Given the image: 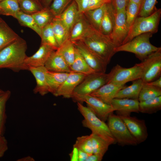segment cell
<instances>
[{
    "mask_svg": "<svg viewBox=\"0 0 161 161\" xmlns=\"http://www.w3.org/2000/svg\"><path fill=\"white\" fill-rule=\"evenodd\" d=\"M27 48L26 41L19 36L0 51V69L7 68L15 72L29 70L25 63Z\"/></svg>",
    "mask_w": 161,
    "mask_h": 161,
    "instance_id": "cell-1",
    "label": "cell"
},
{
    "mask_svg": "<svg viewBox=\"0 0 161 161\" xmlns=\"http://www.w3.org/2000/svg\"><path fill=\"white\" fill-rule=\"evenodd\" d=\"M90 50L108 64L116 53V47L109 36L95 29L81 40Z\"/></svg>",
    "mask_w": 161,
    "mask_h": 161,
    "instance_id": "cell-2",
    "label": "cell"
},
{
    "mask_svg": "<svg viewBox=\"0 0 161 161\" xmlns=\"http://www.w3.org/2000/svg\"><path fill=\"white\" fill-rule=\"evenodd\" d=\"M153 33L147 32L139 35L129 42L115 49V51H124L132 53L141 61L148 55L161 48L151 44L150 38Z\"/></svg>",
    "mask_w": 161,
    "mask_h": 161,
    "instance_id": "cell-3",
    "label": "cell"
},
{
    "mask_svg": "<svg viewBox=\"0 0 161 161\" xmlns=\"http://www.w3.org/2000/svg\"><path fill=\"white\" fill-rule=\"evenodd\" d=\"M161 16V10L156 9L150 15L137 16L130 27L123 44L129 41L135 37L147 32L153 34L158 31Z\"/></svg>",
    "mask_w": 161,
    "mask_h": 161,
    "instance_id": "cell-4",
    "label": "cell"
},
{
    "mask_svg": "<svg viewBox=\"0 0 161 161\" xmlns=\"http://www.w3.org/2000/svg\"><path fill=\"white\" fill-rule=\"evenodd\" d=\"M78 109L84 117L83 126L91 130L92 133L101 136L110 142L112 144L116 143L108 126L105 122L99 118L88 107L77 102Z\"/></svg>",
    "mask_w": 161,
    "mask_h": 161,
    "instance_id": "cell-5",
    "label": "cell"
},
{
    "mask_svg": "<svg viewBox=\"0 0 161 161\" xmlns=\"http://www.w3.org/2000/svg\"><path fill=\"white\" fill-rule=\"evenodd\" d=\"M107 120V125L116 143L121 146L138 144L125 123L119 115L112 113L109 115Z\"/></svg>",
    "mask_w": 161,
    "mask_h": 161,
    "instance_id": "cell-6",
    "label": "cell"
},
{
    "mask_svg": "<svg viewBox=\"0 0 161 161\" xmlns=\"http://www.w3.org/2000/svg\"><path fill=\"white\" fill-rule=\"evenodd\" d=\"M142 69L140 63L136 64L130 68L123 67L117 64L108 74L107 83L123 85L128 82L141 79Z\"/></svg>",
    "mask_w": 161,
    "mask_h": 161,
    "instance_id": "cell-7",
    "label": "cell"
},
{
    "mask_svg": "<svg viewBox=\"0 0 161 161\" xmlns=\"http://www.w3.org/2000/svg\"><path fill=\"white\" fill-rule=\"evenodd\" d=\"M140 63L142 72L141 79L144 83L161 76V48L148 55Z\"/></svg>",
    "mask_w": 161,
    "mask_h": 161,
    "instance_id": "cell-8",
    "label": "cell"
},
{
    "mask_svg": "<svg viewBox=\"0 0 161 161\" xmlns=\"http://www.w3.org/2000/svg\"><path fill=\"white\" fill-rule=\"evenodd\" d=\"M108 80V74L105 73L95 72L86 75L75 89L72 97L90 95L106 83Z\"/></svg>",
    "mask_w": 161,
    "mask_h": 161,
    "instance_id": "cell-9",
    "label": "cell"
},
{
    "mask_svg": "<svg viewBox=\"0 0 161 161\" xmlns=\"http://www.w3.org/2000/svg\"><path fill=\"white\" fill-rule=\"evenodd\" d=\"M72 98L77 102H85L93 113L100 120L105 122L109 115L115 111L112 106L107 104L99 98L90 95L75 96Z\"/></svg>",
    "mask_w": 161,
    "mask_h": 161,
    "instance_id": "cell-10",
    "label": "cell"
},
{
    "mask_svg": "<svg viewBox=\"0 0 161 161\" xmlns=\"http://www.w3.org/2000/svg\"><path fill=\"white\" fill-rule=\"evenodd\" d=\"M125 10L115 13V22L113 30L109 36L116 47L122 45L129 32L126 21Z\"/></svg>",
    "mask_w": 161,
    "mask_h": 161,
    "instance_id": "cell-11",
    "label": "cell"
},
{
    "mask_svg": "<svg viewBox=\"0 0 161 161\" xmlns=\"http://www.w3.org/2000/svg\"><path fill=\"white\" fill-rule=\"evenodd\" d=\"M73 42L75 48L91 68L97 72L105 73L107 64L90 50L80 41Z\"/></svg>",
    "mask_w": 161,
    "mask_h": 161,
    "instance_id": "cell-12",
    "label": "cell"
},
{
    "mask_svg": "<svg viewBox=\"0 0 161 161\" xmlns=\"http://www.w3.org/2000/svg\"><path fill=\"white\" fill-rule=\"evenodd\" d=\"M119 116L125 123L138 144L146 140L148 137V133L145 123L144 120L131 117L130 115Z\"/></svg>",
    "mask_w": 161,
    "mask_h": 161,
    "instance_id": "cell-13",
    "label": "cell"
},
{
    "mask_svg": "<svg viewBox=\"0 0 161 161\" xmlns=\"http://www.w3.org/2000/svg\"><path fill=\"white\" fill-rule=\"evenodd\" d=\"M95 29L84 14L80 13L70 30L69 39L72 42L81 40Z\"/></svg>",
    "mask_w": 161,
    "mask_h": 161,
    "instance_id": "cell-14",
    "label": "cell"
},
{
    "mask_svg": "<svg viewBox=\"0 0 161 161\" xmlns=\"http://www.w3.org/2000/svg\"><path fill=\"white\" fill-rule=\"evenodd\" d=\"M86 75L71 72L54 95L62 96L66 98H71L77 86L81 82Z\"/></svg>",
    "mask_w": 161,
    "mask_h": 161,
    "instance_id": "cell-15",
    "label": "cell"
},
{
    "mask_svg": "<svg viewBox=\"0 0 161 161\" xmlns=\"http://www.w3.org/2000/svg\"><path fill=\"white\" fill-rule=\"evenodd\" d=\"M55 51L48 45L41 44L39 49L33 55L27 57L25 60V64L28 67L44 66L49 58Z\"/></svg>",
    "mask_w": 161,
    "mask_h": 161,
    "instance_id": "cell-16",
    "label": "cell"
},
{
    "mask_svg": "<svg viewBox=\"0 0 161 161\" xmlns=\"http://www.w3.org/2000/svg\"><path fill=\"white\" fill-rule=\"evenodd\" d=\"M139 104L137 100L114 98L111 105L116 112L117 115L124 116L129 115L132 112L139 113Z\"/></svg>",
    "mask_w": 161,
    "mask_h": 161,
    "instance_id": "cell-17",
    "label": "cell"
},
{
    "mask_svg": "<svg viewBox=\"0 0 161 161\" xmlns=\"http://www.w3.org/2000/svg\"><path fill=\"white\" fill-rule=\"evenodd\" d=\"M126 85L107 83L90 95L96 97L104 103L111 105L118 92Z\"/></svg>",
    "mask_w": 161,
    "mask_h": 161,
    "instance_id": "cell-18",
    "label": "cell"
},
{
    "mask_svg": "<svg viewBox=\"0 0 161 161\" xmlns=\"http://www.w3.org/2000/svg\"><path fill=\"white\" fill-rule=\"evenodd\" d=\"M29 70L35 78L36 85L33 89L35 93L43 96L49 93L46 73L47 70L44 66L29 67Z\"/></svg>",
    "mask_w": 161,
    "mask_h": 161,
    "instance_id": "cell-19",
    "label": "cell"
},
{
    "mask_svg": "<svg viewBox=\"0 0 161 161\" xmlns=\"http://www.w3.org/2000/svg\"><path fill=\"white\" fill-rule=\"evenodd\" d=\"M80 14L76 3L73 0L60 15L56 17L58 18L70 32Z\"/></svg>",
    "mask_w": 161,
    "mask_h": 161,
    "instance_id": "cell-20",
    "label": "cell"
},
{
    "mask_svg": "<svg viewBox=\"0 0 161 161\" xmlns=\"http://www.w3.org/2000/svg\"><path fill=\"white\" fill-rule=\"evenodd\" d=\"M47 70L56 72H71L69 66L56 50L49 58L45 65Z\"/></svg>",
    "mask_w": 161,
    "mask_h": 161,
    "instance_id": "cell-21",
    "label": "cell"
},
{
    "mask_svg": "<svg viewBox=\"0 0 161 161\" xmlns=\"http://www.w3.org/2000/svg\"><path fill=\"white\" fill-rule=\"evenodd\" d=\"M144 84L141 79L132 81L131 84L120 89L115 98H128L138 100L139 93Z\"/></svg>",
    "mask_w": 161,
    "mask_h": 161,
    "instance_id": "cell-22",
    "label": "cell"
},
{
    "mask_svg": "<svg viewBox=\"0 0 161 161\" xmlns=\"http://www.w3.org/2000/svg\"><path fill=\"white\" fill-rule=\"evenodd\" d=\"M115 18V12L112 3H108L101 23L100 32L109 36L113 30Z\"/></svg>",
    "mask_w": 161,
    "mask_h": 161,
    "instance_id": "cell-23",
    "label": "cell"
},
{
    "mask_svg": "<svg viewBox=\"0 0 161 161\" xmlns=\"http://www.w3.org/2000/svg\"><path fill=\"white\" fill-rule=\"evenodd\" d=\"M69 73L56 72L47 70L46 73V77L49 92L54 95L66 79Z\"/></svg>",
    "mask_w": 161,
    "mask_h": 161,
    "instance_id": "cell-24",
    "label": "cell"
},
{
    "mask_svg": "<svg viewBox=\"0 0 161 161\" xmlns=\"http://www.w3.org/2000/svg\"><path fill=\"white\" fill-rule=\"evenodd\" d=\"M19 36L0 17V51Z\"/></svg>",
    "mask_w": 161,
    "mask_h": 161,
    "instance_id": "cell-25",
    "label": "cell"
},
{
    "mask_svg": "<svg viewBox=\"0 0 161 161\" xmlns=\"http://www.w3.org/2000/svg\"><path fill=\"white\" fill-rule=\"evenodd\" d=\"M52 30L59 47L69 39V31L57 17L51 23Z\"/></svg>",
    "mask_w": 161,
    "mask_h": 161,
    "instance_id": "cell-26",
    "label": "cell"
},
{
    "mask_svg": "<svg viewBox=\"0 0 161 161\" xmlns=\"http://www.w3.org/2000/svg\"><path fill=\"white\" fill-rule=\"evenodd\" d=\"M69 67L71 72L85 75L96 72L88 64L76 48L74 60Z\"/></svg>",
    "mask_w": 161,
    "mask_h": 161,
    "instance_id": "cell-27",
    "label": "cell"
},
{
    "mask_svg": "<svg viewBox=\"0 0 161 161\" xmlns=\"http://www.w3.org/2000/svg\"><path fill=\"white\" fill-rule=\"evenodd\" d=\"M90 135L93 154L103 159L112 143L104 138L96 134L92 133Z\"/></svg>",
    "mask_w": 161,
    "mask_h": 161,
    "instance_id": "cell-28",
    "label": "cell"
},
{
    "mask_svg": "<svg viewBox=\"0 0 161 161\" xmlns=\"http://www.w3.org/2000/svg\"><path fill=\"white\" fill-rule=\"evenodd\" d=\"M107 4L96 9L88 10L83 13L91 25L99 31Z\"/></svg>",
    "mask_w": 161,
    "mask_h": 161,
    "instance_id": "cell-29",
    "label": "cell"
},
{
    "mask_svg": "<svg viewBox=\"0 0 161 161\" xmlns=\"http://www.w3.org/2000/svg\"><path fill=\"white\" fill-rule=\"evenodd\" d=\"M161 109V96L139 102V112L151 114Z\"/></svg>",
    "mask_w": 161,
    "mask_h": 161,
    "instance_id": "cell-30",
    "label": "cell"
},
{
    "mask_svg": "<svg viewBox=\"0 0 161 161\" xmlns=\"http://www.w3.org/2000/svg\"><path fill=\"white\" fill-rule=\"evenodd\" d=\"M56 51L62 56L69 66L72 64L74 60L75 51L72 41L68 39Z\"/></svg>",
    "mask_w": 161,
    "mask_h": 161,
    "instance_id": "cell-31",
    "label": "cell"
},
{
    "mask_svg": "<svg viewBox=\"0 0 161 161\" xmlns=\"http://www.w3.org/2000/svg\"><path fill=\"white\" fill-rule=\"evenodd\" d=\"M15 18L21 25L30 28L41 37L42 29L37 24L31 15L25 13L20 10L16 14Z\"/></svg>",
    "mask_w": 161,
    "mask_h": 161,
    "instance_id": "cell-32",
    "label": "cell"
},
{
    "mask_svg": "<svg viewBox=\"0 0 161 161\" xmlns=\"http://www.w3.org/2000/svg\"><path fill=\"white\" fill-rule=\"evenodd\" d=\"M20 10L32 15L40 11L45 8L39 0H18Z\"/></svg>",
    "mask_w": 161,
    "mask_h": 161,
    "instance_id": "cell-33",
    "label": "cell"
},
{
    "mask_svg": "<svg viewBox=\"0 0 161 161\" xmlns=\"http://www.w3.org/2000/svg\"><path fill=\"white\" fill-rule=\"evenodd\" d=\"M20 11L16 0H2L0 2V15L12 16L15 18Z\"/></svg>",
    "mask_w": 161,
    "mask_h": 161,
    "instance_id": "cell-34",
    "label": "cell"
},
{
    "mask_svg": "<svg viewBox=\"0 0 161 161\" xmlns=\"http://www.w3.org/2000/svg\"><path fill=\"white\" fill-rule=\"evenodd\" d=\"M38 25L41 29L50 24L55 17L49 8L31 15Z\"/></svg>",
    "mask_w": 161,
    "mask_h": 161,
    "instance_id": "cell-35",
    "label": "cell"
},
{
    "mask_svg": "<svg viewBox=\"0 0 161 161\" xmlns=\"http://www.w3.org/2000/svg\"><path fill=\"white\" fill-rule=\"evenodd\" d=\"M41 44L48 45L56 50L59 48L53 32L51 23L42 29Z\"/></svg>",
    "mask_w": 161,
    "mask_h": 161,
    "instance_id": "cell-36",
    "label": "cell"
},
{
    "mask_svg": "<svg viewBox=\"0 0 161 161\" xmlns=\"http://www.w3.org/2000/svg\"><path fill=\"white\" fill-rule=\"evenodd\" d=\"M161 96V88L144 83L140 92L138 100L143 101Z\"/></svg>",
    "mask_w": 161,
    "mask_h": 161,
    "instance_id": "cell-37",
    "label": "cell"
},
{
    "mask_svg": "<svg viewBox=\"0 0 161 161\" xmlns=\"http://www.w3.org/2000/svg\"><path fill=\"white\" fill-rule=\"evenodd\" d=\"M140 7V5L129 1L125 10L126 22L129 29L137 17Z\"/></svg>",
    "mask_w": 161,
    "mask_h": 161,
    "instance_id": "cell-38",
    "label": "cell"
},
{
    "mask_svg": "<svg viewBox=\"0 0 161 161\" xmlns=\"http://www.w3.org/2000/svg\"><path fill=\"white\" fill-rule=\"evenodd\" d=\"M73 146L87 153L89 155L93 154L90 134L78 137Z\"/></svg>",
    "mask_w": 161,
    "mask_h": 161,
    "instance_id": "cell-39",
    "label": "cell"
},
{
    "mask_svg": "<svg viewBox=\"0 0 161 161\" xmlns=\"http://www.w3.org/2000/svg\"><path fill=\"white\" fill-rule=\"evenodd\" d=\"M11 95L9 90L4 91L0 94V131L3 133L6 119L5 113L6 104Z\"/></svg>",
    "mask_w": 161,
    "mask_h": 161,
    "instance_id": "cell-40",
    "label": "cell"
},
{
    "mask_svg": "<svg viewBox=\"0 0 161 161\" xmlns=\"http://www.w3.org/2000/svg\"><path fill=\"white\" fill-rule=\"evenodd\" d=\"M73 0H53L49 8L55 17L60 15Z\"/></svg>",
    "mask_w": 161,
    "mask_h": 161,
    "instance_id": "cell-41",
    "label": "cell"
},
{
    "mask_svg": "<svg viewBox=\"0 0 161 161\" xmlns=\"http://www.w3.org/2000/svg\"><path fill=\"white\" fill-rule=\"evenodd\" d=\"M157 0H143L137 16H148L155 10Z\"/></svg>",
    "mask_w": 161,
    "mask_h": 161,
    "instance_id": "cell-42",
    "label": "cell"
},
{
    "mask_svg": "<svg viewBox=\"0 0 161 161\" xmlns=\"http://www.w3.org/2000/svg\"><path fill=\"white\" fill-rule=\"evenodd\" d=\"M129 1V0H112L114 12L125 10Z\"/></svg>",
    "mask_w": 161,
    "mask_h": 161,
    "instance_id": "cell-43",
    "label": "cell"
},
{
    "mask_svg": "<svg viewBox=\"0 0 161 161\" xmlns=\"http://www.w3.org/2000/svg\"><path fill=\"white\" fill-rule=\"evenodd\" d=\"M112 0H89L88 10L96 9L111 2Z\"/></svg>",
    "mask_w": 161,
    "mask_h": 161,
    "instance_id": "cell-44",
    "label": "cell"
},
{
    "mask_svg": "<svg viewBox=\"0 0 161 161\" xmlns=\"http://www.w3.org/2000/svg\"><path fill=\"white\" fill-rule=\"evenodd\" d=\"M76 3L80 13H83L88 10L89 0H73Z\"/></svg>",
    "mask_w": 161,
    "mask_h": 161,
    "instance_id": "cell-45",
    "label": "cell"
},
{
    "mask_svg": "<svg viewBox=\"0 0 161 161\" xmlns=\"http://www.w3.org/2000/svg\"><path fill=\"white\" fill-rule=\"evenodd\" d=\"M8 148L7 141L5 137L2 136L0 138V158L4 156Z\"/></svg>",
    "mask_w": 161,
    "mask_h": 161,
    "instance_id": "cell-46",
    "label": "cell"
},
{
    "mask_svg": "<svg viewBox=\"0 0 161 161\" xmlns=\"http://www.w3.org/2000/svg\"><path fill=\"white\" fill-rule=\"evenodd\" d=\"M78 150L75 147L73 146L72 152L69 154L71 161H78Z\"/></svg>",
    "mask_w": 161,
    "mask_h": 161,
    "instance_id": "cell-47",
    "label": "cell"
},
{
    "mask_svg": "<svg viewBox=\"0 0 161 161\" xmlns=\"http://www.w3.org/2000/svg\"><path fill=\"white\" fill-rule=\"evenodd\" d=\"M78 150V161H86V160L89 155L87 153Z\"/></svg>",
    "mask_w": 161,
    "mask_h": 161,
    "instance_id": "cell-48",
    "label": "cell"
},
{
    "mask_svg": "<svg viewBox=\"0 0 161 161\" xmlns=\"http://www.w3.org/2000/svg\"><path fill=\"white\" fill-rule=\"evenodd\" d=\"M146 83L149 85L161 88V76L154 80Z\"/></svg>",
    "mask_w": 161,
    "mask_h": 161,
    "instance_id": "cell-49",
    "label": "cell"
},
{
    "mask_svg": "<svg viewBox=\"0 0 161 161\" xmlns=\"http://www.w3.org/2000/svg\"><path fill=\"white\" fill-rule=\"evenodd\" d=\"M102 159L97 155L93 154L88 156L86 161H101Z\"/></svg>",
    "mask_w": 161,
    "mask_h": 161,
    "instance_id": "cell-50",
    "label": "cell"
},
{
    "mask_svg": "<svg viewBox=\"0 0 161 161\" xmlns=\"http://www.w3.org/2000/svg\"><path fill=\"white\" fill-rule=\"evenodd\" d=\"M41 3L44 8H49L53 0H41Z\"/></svg>",
    "mask_w": 161,
    "mask_h": 161,
    "instance_id": "cell-51",
    "label": "cell"
},
{
    "mask_svg": "<svg viewBox=\"0 0 161 161\" xmlns=\"http://www.w3.org/2000/svg\"><path fill=\"white\" fill-rule=\"evenodd\" d=\"M35 160L32 157L28 156L18 160V161H34Z\"/></svg>",
    "mask_w": 161,
    "mask_h": 161,
    "instance_id": "cell-52",
    "label": "cell"
},
{
    "mask_svg": "<svg viewBox=\"0 0 161 161\" xmlns=\"http://www.w3.org/2000/svg\"><path fill=\"white\" fill-rule=\"evenodd\" d=\"M143 0H129V1L141 5Z\"/></svg>",
    "mask_w": 161,
    "mask_h": 161,
    "instance_id": "cell-53",
    "label": "cell"
},
{
    "mask_svg": "<svg viewBox=\"0 0 161 161\" xmlns=\"http://www.w3.org/2000/svg\"><path fill=\"white\" fill-rule=\"evenodd\" d=\"M4 91H3L2 90L0 89V94L2 93L3 92H4Z\"/></svg>",
    "mask_w": 161,
    "mask_h": 161,
    "instance_id": "cell-54",
    "label": "cell"
},
{
    "mask_svg": "<svg viewBox=\"0 0 161 161\" xmlns=\"http://www.w3.org/2000/svg\"><path fill=\"white\" fill-rule=\"evenodd\" d=\"M2 136V133L1 132V131H0V138Z\"/></svg>",
    "mask_w": 161,
    "mask_h": 161,
    "instance_id": "cell-55",
    "label": "cell"
},
{
    "mask_svg": "<svg viewBox=\"0 0 161 161\" xmlns=\"http://www.w3.org/2000/svg\"><path fill=\"white\" fill-rule=\"evenodd\" d=\"M2 0H0V2L1 1H2Z\"/></svg>",
    "mask_w": 161,
    "mask_h": 161,
    "instance_id": "cell-56",
    "label": "cell"
},
{
    "mask_svg": "<svg viewBox=\"0 0 161 161\" xmlns=\"http://www.w3.org/2000/svg\"></svg>",
    "mask_w": 161,
    "mask_h": 161,
    "instance_id": "cell-57",
    "label": "cell"
}]
</instances>
